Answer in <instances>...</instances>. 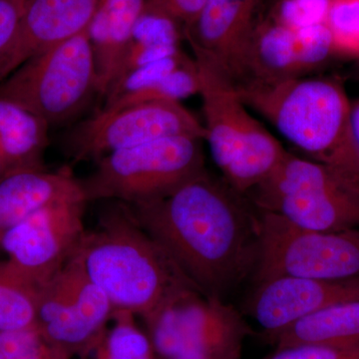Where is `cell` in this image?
Masks as SVG:
<instances>
[{"mask_svg":"<svg viewBox=\"0 0 359 359\" xmlns=\"http://www.w3.org/2000/svg\"><path fill=\"white\" fill-rule=\"evenodd\" d=\"M129 205L144 230L203 294L224 299L254 273L257 209L207 170L164 197Z\"/></svg>","mask_w":359,"mask_h":359,"instance_id":"6da1fadb","label":"cell"},{"mask_svg":"<svg viewBox=\"0 0 359 359\" xmlns=\"http://www.w3.org/2000/svg\"><path fill=\"white\" fill-rule=\"evenodd\" d=\"M73 257L114 311L137 314L145 323L186 290H199L144 230L131 207L118 201L86 231Z\"/></svg>","mask_w":359,"mask_h":359,"instance_id":"7a4b0ae2","label":"cell"},{"mask_svg":"<svg viewBox=\"0 0 359 359\" xmlns=\"http://www.w3.org/2000/svg\"><path fill=\"white\" fill-rule=\"evenodd\" d=\"M236 86L245 105L268 119L306 159L359 185V144L341 78L302 76Z\"/></svg>","mask_w":359,"mask_h":359,"instance_id":"3957f363","label":"cell"},{"mask_svg":"<svg viewBox=\"0 0 359 359\" xmlns=\"http://www.w3.org/2000/svg\"><path fill=\"white\" fill-rule=\"evenodd\" d=\"M190 46L199 76L204 141L224 181L245 197L289 151L250 114L230 75L204 51Z\"/></svg>","mask_w":359,"mask_h":359,"instance_id":"277c9868","label":"cell"},{"mask_svg":"<svg viewBox=\"0 0 359 359\" xmlns=\"http://www.w3.org/2000/svg\"><path fill=\"white\" fill-rule=\"evenodd\" d=\"M245 198L257 210L273 212L308 230L359 229V185L290 152Z\"/></svg>","mask_w":359,"mask_h":359,"instance_id":"5b68a950","label":"cell"},{"mask_svg":"<svg viewBox=\"0 0 359 359\" xmlns=\"http://www.w3.org/2000/svg\"><path fill=\"white\" fill-rule=\"evenodd\" d=\"M203 142L199 137H168L103 156L80 180L85 199L134 205L164 197L205 171Z\"/></svg>","mask_w":359,"mask_h":359,"instance_id":"8992f818","label":"cell"},{"mask_svg":"<svg viewBox=\"0 0 359 359\" xmlns=\"http://www.w3.org/2000/svg\"><path fill=\"white\" fill-rule=\"evenodd\" d=\"M94 93L98 76L87 30L30 58L0 82V97L49 126L69 121Z\"/></svg>","mask_w":359,"mask_h":359,"instance_id":"52a82bcc","label":"cell"},{"mask_svg":"<svg viewBox=\"0 0 359 359\" xmlns=\"http://www.w3.org/2000/svg\"><path fill=\"white\" fill-rule=\"evenodd\" d=\"M145 325L161 359H242L254 334L231 304L199 290H186Z\"/></svg>","mask_w":359,"mask_h":359,"instance_id":"ba28073f","label":"cell"},{"mask_svg":"<svg viewBox=\"0 0 359 359\" xmlns=\"http://www.w3.org/2000/svg\"><path fill=\"white\" fill-rule=\"evenodd\" d=\"M257 211L256 285L278 276L347 280L359 278V229L318 231L278 215Z\"/></svg>","mask_w":359,"mask_h":359,"instance_id":"9c48e42d","label":"cell"},{"mask_svg":"<svg viewBox=\"0 0 359 359\" xmlns=\"http://www.w3.org/2000/svg\"><path fill=\"white\" fill-rule=\"evenodd\" d=\"M114 306L76 257L36 292L35 327L52 346L86 356L102 342Z\"/></svg>","mask_w":359,"mask_h":359,"instance_id":"30bf717a","label":"cell"},{"mask_svg":"<svg viewBox=\"0 0 359 359\" xmlns=\"http://www.w3.org/2000/svg\"><path fill=\"white\" fill-rule=\"evenodd\" d=\"M175 136L205 140L204 124L181 102L152 101L101 110L71 132L67 147L76 162L97 161L116 151Z\"/></svg>","mask_w":359,"mask_h":359,"instance_id":"8fae6325","label":"cell"},{"mask_svg":"<svg viewBox=\"0 0 359 359\" xmlns=\"http://www.w3.org/2000/svg\"><path fill=\"white\" fill-rule=\"evenodd\" d=\"M85 200L42 208L4 233L0 252L21 278L37 290L65 268L86 233Z\"/></svg>","mask_w":359,"mask_h":359,"instance_id":"7c38bea8","label":"cell"},{"mask_svg":"<svg viewBox=\"0 0 359 359\" xmlns=\"http://www.w3.org/2000/svg\"><path fill=\"white\" fill-rule=\"evenodd\" d=\"M355 301H359V278L316 280L278 276L256 285L249 313L264 330V339H269L309 314Z\"/></svg>","mask_w":359,"mask_h":359,"instance_id":"4fadbf2b","label":"cell"},{"mask_svg":"<svg viewBox=\"0 0 359 359\" xmlns=\"http://www.w3.org/2000/svg\"><path fill=\"white\" fill-rule=\"evenodd\" d=\"M100 0H30L0 56V82L30 58L88 28Z\"/></svg>","mask_w":359,"mask_h":359,"instance_id":"5bb4252c","label":"cell"},{"mask_svg":"<svg viewBox=\"0 0 359 359\" xmlns=\"http://www.w3.org/2000/svg\"><path fill=\"white\" fill-rule=\"evenodd\" d=\"M263 4L264 0H207L199 18L184 30V37L237 83Z\"/></svg>","mask_w":359,"mask_h":359,"instance_id":"9a60e30c","label":"cell"},{"mask_svg":"<svg viewBox=\"0 0 359 359\" xmlns=\"http://www.w3.org/2000/svg\"><path fill=\"white\" fill-rule=\"evenodd\" d=\"M71 200L86 201L81 182L69 167L6 172L0 178V241L33 212Z\"/></svg>","mask_w":359,"mask_h":359,"instance_id":"2e32d148","label":"cell"},{"mask_svg":"<svg viewBox=\"0 0 359 359\" xmlns=\"http://www.w3.org/2000/svg\"><path fill=\"white\" fill-rule=\"evenodd\" d=\"M299 29L287 27L261 14L245 53V81H280L304 76Z\"/></svg>","mask_w":359,"mask_h":359,"instance_id":"e0dca14e","label":"cell"},{"mask_svg":"<svg viewBox=\"0 0 359 359\" xmlns=\"http://www.w3.org/2000/svg\"><path fill=\"white\" fill-rule=\"evenodd\" d=\"M146 0H100L87 33L95 57L98 94L105 97Z\"/></svg>","mask_w":359,"mask_h":359,"instance_id":"ac0fdd59","label":"cell"},{"mask_svg":"<svg viewBox=\"0 0 359 359\" xmlns=\"http://www.w3.org/2000/svg\"><path fill=\"white\" fill-rule=\"evenodd\" d=\"M49 128L39 116L0 97V158L6 172L44 169Z\"/></svg>","mask_w":359,"mask_h":359,"instance_id":"d6986e66","label":"cell"},{"mask_svg":"<svg viewBox=\"0 0 359 359\" xmlns=\"http://www.w3.org/2000/svg\"><path fill=\"white\" fill-rule=\"evenodd\" d=\"M266 339L276 349L359 344V301L342 302L309 314Z\"/></svg>","mask_w":359,"mask_h":359,"instance_id":"ffe728a7","label":"cell"},{"mask_svg":"<svg viewBox=\"0 0 359 359\" xmlns=\"http://www.w3.org/2000/svg\"><path fill=\"white\" fill-rule=\"evenodd\" d=\"M182 39L184 28L177 21L145 6L109 89L142 66L178 53Z\"/></svg>","mask_w":359,"mask_h":359,"instance_id":"44dd1931","label":"cell"},{"mask_svg":"<svg viewBox=\"0 0 359 359\" xmlns=\"http://www.w3.org/2000/svg\"><path fill=\"white\" fill-rule=\"evenodd\" d=\"M36 292L0 259V334L35 327Z\"/></svg>","mask_w":359,"mask_h":359,"instance_id":"7402d4cb","label":"cell"},{"mask_svg":"<svg viewBox=\"0 0 359 359\" xmlns=\"http://www.w3.org/2000/svg\"><path fill=\"white\" fill-rule=\"evenodd\" d=\"M199 93V76L194 57L167 74L141 88L123 94L110 102L105 103L104 110L118 109L125 106L152 101H174L181 102L183 99Z\"/></svg>","mask_w":359,"mask_h":359,"instance_id":"603a6c76","label":"cell"},{"mask_svg":"<svg viewBox=\"0 0 359 359\" xmlns=\"http://www.w3.org/2000/svg\"><path fill=\"white\" fill-rule=\"evenodd\" d=\"M135 314L115 309L112 318L115 327L105 334L98 346V358L143 359L154 356L148 334H143L134 323Z\"/></svg>","mask_w":359,"mask_h":359,"instance_id":"cb8c5ba5","label":"cell"},{"mask_svg":"<svg viewBox=\"0 0 359 359\" xmlns=\"http://www.w3.org/2000/svg\"><path fill=\"white\" fill-rule=\"evenodd\" d=\"M325 25L337 57L359 60V0H328Z\"/></svg>","mask_w":359,"mask_h":359,"instance_id":"d4e9b609","label":"cell"},{"mask_svg":"<svg viewBox=\"0 0 359 359\" xmlns=\"http://www.w3.org/2000/svg\"><path fill=\"white\" fill-rule=\"evenodd\" d=\"M52 346L36 327L0 334V359H72Z\"/></svg>","mask_w":359,"mask_h":359,"instance_id":"484cf974","label":"cell"},{"mask_svg":"<svg viewBox=\"0 0 359 359\" xmlns=\"http://www.w3.org/2000/svg\"><path fill=\"white\" fill-rule=\"evenodd\" d=\"M266 14L276 22L299 29L325 22L328 0H280L269 4Z\"/></svg>","mask_w":359,"mask_h":359,"instance_id":"4316f807","label":"cell"},{"mask_svg":"<svg viewBox=\"0 0 359 359\" xmlns=\"http://www.w3.org/2000/svg\"><path fill=\"white\" fill-rule=\"evenodd\" d=\"M262 359H359V344L351 346H299L276 349Z\"/></svg>","mask_w":359,"mask_h":359,"instance_id":"83f0119b","label":"cell"},{"mask_svg":"<svg viewBox=\"0 0 359 359\" xmlns=\"http://www.w3.org/2000/svg\"><path fill=\"white\" fill-rule=\"evenodd\" d=\"M207 0H160L145 6L166 14L179 23L184 30L190 27L199 18Z\"/></svg>","mask_w":359,"mask_h":359,"instance_id":"f1b7e54d","label":"cell"},{"mask_svg":"<svg viewBox=\"0 0 359 359\" xmlns=\"http://www.w3.org/2000/svg\"><path fill=\"white\" fill-rule=\"evenodd\" d=\"M30 0H0V56L11 43Z\"/></svg>","mask_w":359,"mask_h":359,"instance_id":"f546056e","label":"cell"},{"mask_svg":"<svg viewBox=\"0 0 359 359\" xmlns=\"http://www.w3.org/2000/svg\"><path fill=\"white\" fill-rule=\"evenodd\" d=\"M351 119H353L354 133L359 144V98L351 101Z\"/></svg>","mask_w":359,"mask_h":359,"instance_id":"4dcf8cb0","label":"cell"},{"mask_svg":"<svg viewBox=\"0 0 359 359\" xmlns=\"http://www.w3.org/2000/svg\"><path fill=\"white\" fill-rule=\"evenodd\" d=\"M351 74H353L354 79L359 80V60H355V65H353Z\"/></svg>","mask_w":359,"mask_h":359,"instance_id":"1f68e13d","label":"cell"},{"mask_svg":"<svg viewBox=\"0 0 359 359\" xmlns=\"http://www.w3.org/2000/svg\"><path fill=\"white\" fill-rule=\"evenodd\" d=\"M6 173V165H4V161L0 158V178Z\"/></svg>","mask_w":359,"mask_h":359,"instance_id":"d6a6232c","label":"cell"},{"mask_svg":"<svg viewBox=\"0 0 359 359\" xmlns=\"http://www.w3.org/2000/svg\"><path fill=\"white\" fill-rule=\"evenodd\" d=\"M160 0H146V4H155L157 2H159Z\"/></svg>","mask_w":359,"mask_h":359,"instance_id":"836d02e7","label":"cell"},{"mask_svg":"<svg viewBox=\"0 0 359 359\" xmlns=\"http://www.w3.org/2000/svg\"><path fill=\"white\" fill-rule=\"evenodd\" d=\"M98 359H109V358H98ZM143 359H156L155 356H151V358H143Z\"/></svg>","mask_w":359,"mask_h":359,"instance_id":"e575fe53","label":"cell"},{"mask_svg":"<svg viewBox=\"0 0 359 359\" xmlns=\"http://www.w3.org/2000/svg\"><path fill=\"white\" fill-rule=\"evenodd\" d=\"M280 1V0H269V4H273V2Z\"/></svg>","mask_w":359,"mask_h":359,"instance_id":"d590c367","label":"cell"}]
</instances>
